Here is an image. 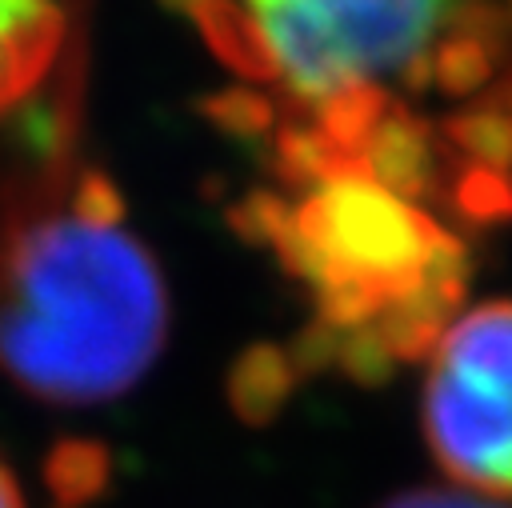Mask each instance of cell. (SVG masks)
Instances as JSON below:
<instances>
[{
	"mask_svg": "<svg viewBox=\"0 0 512 508\" xmlns=\"http://www.w3.org/2000/svg\"><path fill=\"white\" fill-rule=\"evenodd\" d=\"M168 292L100 172L0 236V372L48 404H104L160 356Z\"/></svg>",
	"mask_w": 512,
	"mask_h": 508,
	"instance_id": "6da1fadb",
	"label": "cell"
},
{
	"mask_svg": "<svg viewBox=\"0 0 512 508\" xmlns=\"http://www.w3.org/2000/svg\"><path fill=\"white\" fill-rule=\"evenodd\" d=\"M68 40L60 0H0V112L28 100Z\"/></svg>",
	"mask_w": 512,
	"mask_h": 508,
	"instance_id": "277c9868",
	"label": "cell"
},
{
	"mask_svg": "<svg viewBox=\"0 0 512 508\" xmlns=\"http://www.w3.org/2000/svg\"><path fill=\"white\" fill-rule=\"evenodd\" d=\"M476 0H192L216 48L308 108L328 140L364 132L400 84H420Z\"/></svg>",
	"mask_w": 512,
	"mask_h": 508,
	"instance_id": "7a4b0ae2",
	"label": "cell"
},
{
	"mask_svg": "<svg viewBox=\"0 0 512 508\" xmlns=\"http://www.w3.org/2000/svg\"><path fill=\"white\" fill-rule=\"evenodd\" d=\"M0 508H24V496H20V484L12 476V468L0 460Z\"/></svg>",
	"mask_w": 512,
	"mask_h": 508,
	"instance_id": "8992f818",
	"label": "cell"
},
{
	"mask_svg": "<svg viewBox=\"0 0 512 508\" xmlns=\"http://www.w3.org/2000/svg\"><path fill=\"white\" fill-rule=\"evenodd\" d=\"M420 432L456 488L512 504V300H484L436 336Z\"/></svg>",
	"mask_w": 512,
	"mask_h": 508,
	"instance_id": "3957f363",
	"label": "cell"
},
{
	"mask_svg": "<svg viewBox=\"0 0 512 508\" xmlns=\"http://www.w3.org/2000/svg\"><path fill=\"white\" fill-rule=\"evenodd\" d=\"M380 508H512V504L464 492L456 484H424V488H404V492L388 496Z\"/></svg>",
	"mask_w": 512,
	"mask_h": 508,
	"instance_id": "5b68a950",
	"label": "cell"
}]
</instances>
